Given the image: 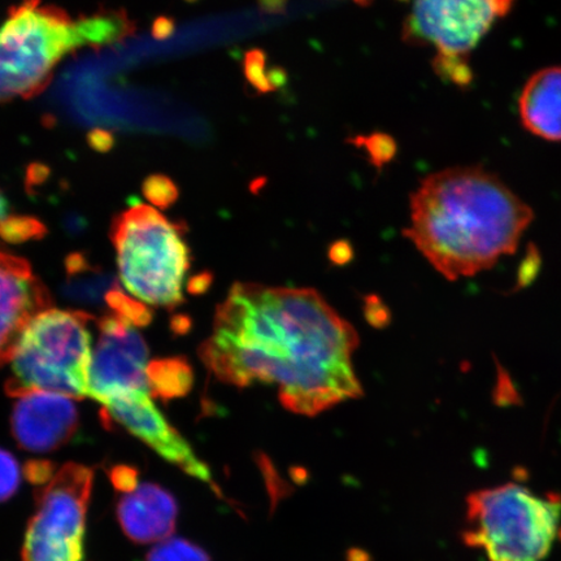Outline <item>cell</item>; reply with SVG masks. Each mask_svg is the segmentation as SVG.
I'll list each match as a JSON object with an SVG mask.
<instances>
[{"label": "cell", "instance_id": "obj_15", "mask_svg": "<svg viewBox=\"0 0 561 561\" xmlns=\"http://www.w3.org/2000/svg\"><path fill=\"white\" fill-rule=\"evenodd\" d=\"M66 283L62 293L76 305L108 307L112 293L122 289L114 275L91 264L82 254H72L66 261Z\"/></svg>", "mask_w": 561, "mask_h": 561}, {"label": "cell", "instance_id": "obj_17", "mask_svg": "<svg viewBox=\"0 0 561 561\" xmlns=\"http://www.w3.org/2000/svg\"><path fill=\"white\" fill-rule=\"evenodd\" d=\"M146 561H210L207 552L186 539L168 538L147 553Z\"/></svg>", "mask_w": 561, "mask_h": 561}, {"label": "cell", "instance_id": "obj_11", "mask_svg": "<svg viewBox=\"0 0 561 561\" xmlns=\"http://www.w3.org/2000/svg\"><path fill=\"white\" fill-rule=\"evenodd\" d=\"M72 398L54 392H31L19 398L11 415V432L25 451L46 454L69 444L79 430Z\"/></svg>", "mask_w": 561, "mask_h": 561}, {"label": "cell", "instance_id": "obj_16", "mask_svg": "<svg viewBox=\"0 0 561 561\" xmlns=\"http://www.w3.org/2000/svg\"><path fill=\"white\" fill-rule=\"evenodd\" d=\"M150 394L164 402L184 397L193 386V370L182 357L152 362L147 367Z\"/></svg>", "mask_w": 561, "mask_h": 561}, {"label": "cell", "instance_id": "obj_18", "mask_svg": "<svg viewBox=\"0 0 561 561\" xmlns=\"http://www.w3.org/2000/svg\"><path fill=\"white\" fill-rule=\"evenodd\" d=\"M46 229L37 219L30 216H11L0 222V238L7 242L21 243L31 240H41Z\"/></svg>", "mask_w": 561, "mask_h": 561}, {"label": "cell", "instance_id": "obj_6", "mask_svg": "<svg viewBox=\"0 0 561 561\" xmlns=\"http://www.w3.org/2000/svg\"><path fill=\"white\" fill-rule=\"evenodd\" d=\"M516 0H416L404 23L410 44L436 48V72L466 87L472 81L468 55Z\"/></svg>", "mask_w": 561, "mask_h": 561}, {"label": "cell", "instance_id": "obj_1", "mask_svg": "<svg viewBox=\"0 0 561 561\" xmlns=\"http://www.w3.org/2000/svg\"><path fill=\"white\" fill-rule=\"evenodd\" d=\"M355 329L312 289L241 283L217 308L201 357L220 381L275 385L280 403L316 416L359 398Z\"/></svg>", "mask_w": 561, "mask_h": 561}, {"label": "cell", "instance_id": "obj_25", "mask_svg": "<svg viewBox=\"0 0 561 561\" xmlns=\"http://www.w3.org/2000/svg\"><path fill=\"white\" fill-rule=\"evenodd\" d=\"M174 31V23L171 19L159 18L152 26L153 37L158 39H165Z\"/></svg>", "mask_w": 561, "mask_h": 561}, {"label": "cell", "instance_id": "obj_10", "mask_svg": "<svg viewBox=\"0 0 561 561\" xmlns=\"http://www.w3.org/2000/svg\"><path fill=\"white\" fill-rule=\"evenodd\" d=\"M50 307V294L30 263L0 249V367L11 362L35 316Z\"/></svg>", "mask_w": 561, "mask_h": 561}, {"label": "cell", "instance_id": "obj_20", "mask_svg": "<svg viewBox=\"0 0 561 561\" xmlns=\"http://www.w3.org/2000/svg\"><path fill=\"white\" fill-rule=\"evenodd\" d=\"M145 194L153 205L164 208L178 199V187L164 175H152L145 182Z\"/></svg>", "mask_w": 561, "mask_h": 561}, {"label": "cell", "instance_id": "obj_3", "mask_svg": "<svg viewBox=\"0 0 561 561\" xmlns=\"http://www.w3.org/2000/svg\"><path fill=\"white\" fill-rule=\"evenodd\" d=\"M560 518V495L506 483L468 496L462 539L490 561H541L556 542Z\"/></svg>", "mask_w": 561, "mask_h": 561}, {"label": "cell", "instance_id": "obj_27", "mask_svg": "<svg viewBox=\"0 0 561 561\" xmlns=\"http://www.w3.org/2000/svg\"><path fill=\"white\" fill-rule=\"evenodd\" d=\"M355 2L360 3V4H367L370 2V0H355Z\"/></svg>", "mask_w": 561, "mask_h": 561}, {"label": "cell", "instance_id": "obj_5", "mask_svg": "<svg viewBox=\"0 0 561 561\" xmlns=\"http://www.w3.org/2000/svg\"><path fill=\"white\" fill-rule=\"evenodd\" d=\"M118 271L131 296L144 304L174 308L184 301L188 250L175 224L159 210L137 205L112 226Z\"/></svg>", "mask_w": 561, "mask_h": 561}, {"label": "cell", "instance_id": "obj_26", "mask_svg": "<svg viewBox=\"0 0 561 561\" xmlns=\"http://www.w3.org/2000/svg\"><path fill=\"white\" fill-rule=\"evenodd\" d=\"M10 203L7 201L5 196L2 192H0V222L5 221L7 219H10L12 216L10 213Z\"/></svg>", "mask_w": 561, "mask_h": 561}, {"label": "cell", "instance_id": "obj_13", "mask_svg": "<svg viewBox=\"0 0 561 561\" xmlns=\"http://www.w3.org/2000/svg\"><path fill=\"white\" fill-rule=\"evenodd\" d=\"M524 128L539 138L561 142V67L538 70L518 101Z\"/></svg>", "mask_w": 561, "mask_h": 561}, {"label": "cell", "instance_id": "obj_4", "mask_svg": "<svg viewBox=\"0 0 561 561\" xmlns=\"http://www.w3.org/2000/svg\"><path fill=\"white\" fill-rule=\"evenodd\" d=\"M88 312L47 310L30 322L12 356L7 394L44 391L72 399L88 397L91 364Z\"/></svg>", "mask_w": 561, "mask_h": 561}, {"label": "cell", "instance_id": "obj_23", "mask_svg": "<svg viewBox=\"0 0 561 561\" xmlns=\"http://www.w3.org/2000/svg\"><path fill=\"white\" fill-rule=\"evenodd\" d=\"M390 140L386 137H374L370 139V145L368 146V149L371 153V157L380 158L382 161L388 160L392 152H394V146L391 144H386Z\"/></svg>", "mask_w": 561, "mask_h": 561}, {"label": "cell", "instance_id": "obj_14", "mask_svg": "<svg viewBox=\"0 0 561 561\" xmlns=\"http://www.w3.org/2000/svg\"><path fill=\"white\" fill-rule=\"evenodd\" d=\"M51 77L53 70L26 47L0 38V103L39 94Z\"/></svg>", "mask_w": 561, "mask_h": 561}, {"label": "cell", "instance_id": "obj_8", "mask_svg": "<svg viewBox=\"0 0 561 561\" xmlns=\"http://www.w3.org/2000/svg\"><path fill=\"white\" fill-rule=\"evenodd\" d=\"M98 328L100 339L91 354L88 397L103 403L126 391L150 394L149 350L136 325L121 314L107 313L98 321Z\"/></svg>", "mask_w": 561, "mask_h": 561}, {"label": "cell", "instance_id": "obj_9", "mask_svg": "<svg viewBox=\"0 0 561 561\" xmlns=\"http://www.w3.org/2000/svg\"><path fill=\"white\" fill-rule=\"evenodd\" d=\"M107 426L118 425L186 474L213 485L209 469L152 403L149 392L126 391L102 403Z\"/></svg>", "mask_w": 561, "mask_h": 561}, {"label": "cell", "instance_id": "obj_24", "mask_svg": "<svg viewBox=\"0 0 561 561\" xmlns=\"http://www.w3.org/2000/svg\"><path fill=\"white\" fill-rule=\"evenodd\" d=\"M89 142L95 150L107 151L114 145V137L104 130H94L90 133Z\"/></svg>", "mask_w": 561, "mask_h": 561}, {"label": "cell", "instance_id": "obj_2", "mask_svg": "<svg viewBox=\"0 0 561 561\" xmlns=\"http://www.w3.org/2000/svg\"><path fill=\"white\" fill-rule=\"evenodd\" d=\"M535 213L496 174L456 167L430 175L411 198L405 236L448 280L515 254Z\"/></svg>", "mask_w": 561, "mask_h": 561}, {"label": "cell", "instance_id": "obj_21", "mask_svg": "<svg viewBox=\"0 0 561 561\" xmlns=\"http://www.w3.org/2000/svg\"><path fill=\"white\" fill-rule=\"evenodd\" d=\"M112 485L121 493H130L139 485L138 471L129 466H115L108 472Z\"/></svg>", "mask_w": 561, "mask_h": 561}, {"label": "cell", "instance_id": "obj_22", "mask_svg": "<svg viewBox=\"0 0 561 561\" xmlns=\"http://www.w3.org/2000/svg\"><path fill=\"white\" fill-rule=\"evenodd\" d=\"M56 472L54 462L48 460H31L24 467L26 479L39 488L50 482Z\"/></svg>", "mask_w": 561, "mask_h": 561}, {"label": "cell", "instance_id": "obj_12", "mask_svg": "<svg viewBox=\"0 0 561 561\" xmlns=\"http://www.w3.org/2000/svg\"><path fill=\"white\" fill-rule=\"evenodd\" d=\"M179 507L170 491L146 482L125 493L116 504V517L125 536L138 545L163 542L173 535Z\"/></svg>", "mask_w": 561, "mask_h": 561}, {"label": "cell", "instance_id": "obj_7", "mask_svg": "<svg viewBox=\"0 0 561 561\" xmlns=\"http://www.w3.org/2000/svg\"><path fill=\"white\" fill-rule=\"evenodd\" d=\"M93 469L68 462L35 494L37 511L25 533L23 561H82Z\"/></svg>", "mask_w": 561, "mask_h": 561}, {"label": "cell", "instance_id": "obj_19", "mask_svg": "<svg viewBox=\"0 0 561 561\" xmlns=\"http://www.w3.org/2000/svg\"><path fill=\"white\" fill-rule=\"evenodd\" d=\"M21 467L10 451L0 448V503L11 500L20 488Z\"/></svg>", "mask_w": 561, "mask_h": 561}]
</instances>
